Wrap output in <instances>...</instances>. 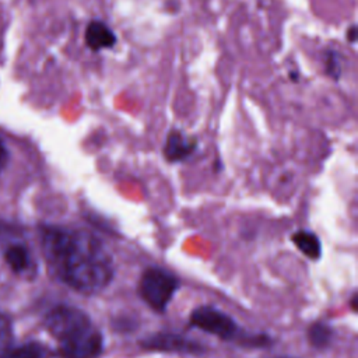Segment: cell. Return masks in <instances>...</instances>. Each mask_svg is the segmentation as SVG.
I'll use <instances>...</instances> for the list:
<instances>
[{
    "label": "cell",
    "mask_w": 358,
    "mask_h": 358,
    "mask_svg": "<svg viewBox=\"0 0 358 358\" xmlns=\"http://www.w3.org/2000/svg\"><path fill=\"white\" fill-rule=\"evenodd\" d=\"M141 347L150 351L180 354H200L204 351V347L200 343L173 333H155L143 340Z\"/></svg>",
    "instance_id": "obj_5"
},
{
    "label": "cell",
    "mask_w": 358,
    "mask_h": 358,
    "mask_svg": "<svg viewBox=\"0 0 358 358\" xmlns=\"http://www.w3.org/2000/svg\"><path fill=\"white\" fill-rule=\"evenodd\" d=\"M11 340V323L7 316L0 313V352L6 350Z\"/></svg>",
    "instance_id": "obj_12"
},
{
    "label": "cell",
    "mask_w": 358,
    "mask_h": 358,
    "mask_svg": "<svg viewBox=\"0 0 358 358\" xmlns=\"http://www.w3.org/2000/svg\"><path fill=\"white\" fill-rule=\"evenodd\" d=\"M292 242L294 245L309 259H319L322 255V245L319 238L309 231H296L292 235Z\"/></svg>",
    "instance_id": "obj_8"
},
{
    "label": "cell",
    "mask_w": 358,
    "mask_h": 358,
    "mask_svg": "<svg viewBox=\"0 0 358 358\" xmlns=\"http://www.w3.org/2000/svg\"><path fill=\"white\" fill-rule=\"evenodd\" d=\"M347 39L350 41V42H355V39H357V28L352 25L350 29H348V34H347Z\"/></svg>",
    "instance_id": "obj_15"
},
{
    "label": "cell",
    "mask_w": 358,
    "mask_h": 358,
    "mask_svg": "<svg viewBox=\"0 0 358 358\" xmlns=\"http://www.w3.org/2000/svg\"><path fill=\"white\" fill-rule=\"evenodd\" d=\"M42 248L53 274L80 292H98L113 277L110 255L103 243L87 231L45 227Z\"/></svg>",
    "instance_id": "obj_1"
},
{
    "label": "cell",
    "mask_w": 358,
    "mask_h": 358,
    "mask_svg": "<svg viewBox=\"0 0 358 358\" xmlns=\"http://www.w3.org/2000/svg\"><path fill=\"white\" fill-rule=\"evenodd\" d=\"M46 329L59 343L63 358H96L102 352V334L80 309L57 306L45 320Z\"/></svg>",
    "instance_id": "obj_2"
},
{
    "label": "cell",
    "mask_w": 358,
    "mask_h": 358,
    "mask_svg": "<svg viewBox=\"0 0 358 358\" xmlns=\"http://www.w3.org/2000/svg\"><path fill=\"white\" fill-rule=\"evenodd\" d=\"M46 350L39 343H27L20 347L4 350L0 358H46Z\"/></svg>",
    "instance_id": "obj_9"
},
{
    "label": "cell",
    "mask_w": 358,
    "mask_h": 358,
    "mask_svg": "<svg viewBox=\"0 0 358 358\" xmlns=\"http://www.w3.org/2000/svg\"><path fill=\"white\" fill-rule=\"evenodd\" d=\"M326 71L333 78H338L340 77L341 67H340V62L337 59V53H334V52L327 53V56H326Z\"/></svg>",
    "instance_id": "obj_13"
},
{
    "label": "cell",
    "mask_w": 358,
    "mask_h": 358,
    "mask_svg": "<svg viewBox=\"0 0 358 358\" xmlns=\"http://www.w3.org/2000/svg\"><path fill=\"white\" fill-rule=\"evenodd\" d=\"M84 39H85V45L92 52L109 49L116 43L115 32L105 22L98 20H94L87 25Z\"/></svg>",
    "instance_id": "obj_7"
},
{
    "label": "cell",
    "mask_w": 358,
    "mask_h": 358,
    "mask_svg": "<svg viewBox=\"0 0 358 358\" xmlns=\"http://www.w3.org/2000/svg\"><path fill=\"white\" fill-rule=\"evenodd\" d=\"M196 148H197L196 138L186 136L180 130H172L166 136V140L164 144V155L169 162L185 161L194 152Z\"/></svg>",
    "instance_id": "obj_6"
},
{
    "label": "cell",
    "mask_w": 358,
    "mask_h": 358,
    "mask_svg": "<svg viewBox=\"0 0 358 358\" xmlns=\"http://www.w3.org/2000/svg\"><path fill=\"white\" fill-rule=\"evenodd\" d=\"M4 259L7 264L17 273L24 271L28 267L29 263V255L28 250L21 245H13L6 250Z\"/></svg>",
    "instance_id": "obj_10"
},
{
    "label": "cell",
    "mask_w": 358,
    "mask_h": 358,
    "mask_svg": "<svg viewBox=\"0 0 358 358\" xmlns=\"http://www.w3.org/2000/svg\"><path fill=\"white\" fill-rule=\"evenodd\" d=\"M331 336H333L331 329L327 324H323V323L312 324L310 329H309V333H308L309 341L315 348L327 347L330 340H331Z\"/></svg>",
    "instance_id": "obj_11"
},
{
    "label": "cell",
    "mask_w": 358,
    "mask_h": 358,
    "mask_svg": "<svg viewBox=\"0 0 358 358\" xmlns=\"http://www.w3.org/2000/svg\"><path fill=\"white\" fill-rule=\"evenodd\" d=\"M190 326L215 334L224 340L234 338L236 334L235 322L213 306H200L194 309L190 315Z\"/></svg>",
    "instance_id": "obj_4"
},
{
    "label": "cell",
    "mask_w": 358,
    "mask_h": 358,
    "mask_svg": "<svg viewBox=\"0 0 358 358\" xmlns=\"http://www.w3.org/2000/svg\"><path fill=\"white\" fill-rule=\"evenodd\" d=\"M7 161H8V151H7V147L4 145L3 140L0 138V172L6 168Z\"/></svg>",
    "instance_id": "obj_14"
},
{
    "label": "cell",
    "mask_w": 358,
    "mask_h": 358,
    "mask_svg": "<svg viewBox=\"0 0 358 358\" xmlns=\"http://www.w3.org/2000/svg\"><path fill=\"white\" fill-rule=\"evenodd\" d=\"M178 278L162 268H147L140 281L141 298L157 312H164L178 289Z\"/></svg>",
    "instance_id": "obj_3"
}]
</instances>
